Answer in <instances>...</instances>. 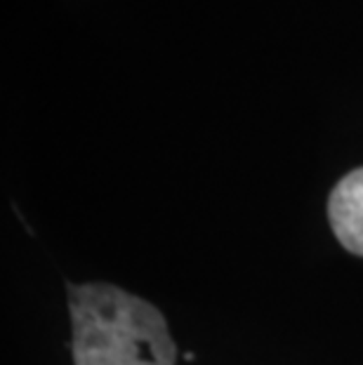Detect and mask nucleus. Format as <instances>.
Returning <instances> with one entry per match:
<instances>
[{
    "label": "nucleus",
    "instance_id": "obj_1",
    "mask_svg": "<svg viewBox=\"0 0 363 365\" xmlns=\"http://www.w3.org/2000/svg\"><path fill=\"white\" fill-rule=\"evenodd\" d=\"M76 365H175L177 346L156 307L116 285H68Z\"/></svg>",
    "mask_w": 363,
    "mask_h": 365
},
{
    "label": "nucleus",
    "instance_id": "obj_2",
    "mask_svg": "<svg viewBox=\"0 0 363 365\" xmlns=\"http://www.w3.org/2000/svg\"><path fill=\"white\" fill-rule=\"evenodd\" d=\"M328 220L339 245L363 257V168L344 175L330 191Z\"/></svg>",
    "mask_w": 363,
    "mask_h": 365
}]
</instances>
